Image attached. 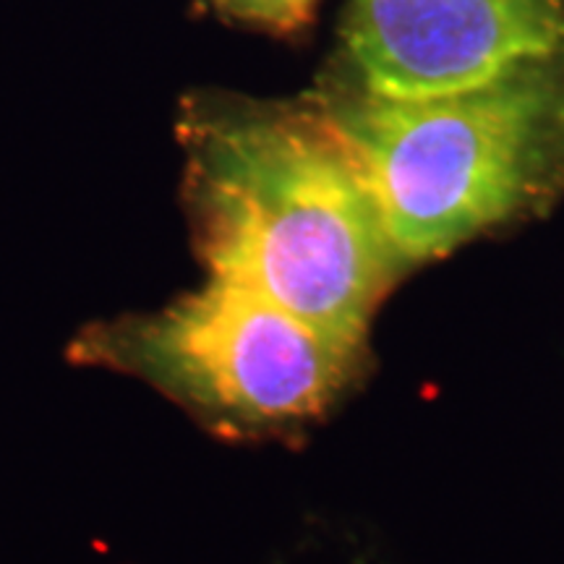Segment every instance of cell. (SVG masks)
Returning <instances> with one entry per match:
<instances>
[{"instance_id": "3", "label": "cell", "mask_w": 564, "mask_h": 564, "mask_svg": "<svg viewBox=\"0 0 564 564\" xmlns=\"http://www.w3.org/2000/svg\"><path fill=\"white\" fill-rule=\"evenodd\" d=\"M76 358L144 379L225 436H267L327 413L361 377L366 340L209 278L158 312L89 327Z\"/></svg>"}, {"instance_id": "2", "label": "cell", "mask_w": 564, "mask_h": 564, "mask_svg": "<svg viewBox=\"0 0 564 564\" xmlns=\"http://www.w3.org/2000/svg\"><path fill=\"white\" fill-rule=\"evenodd\" d=\"M312 91L361 154L408 267L564 196V51L415 100L379 95L333 61Z\"/></svg>"}, {"instance_id": "1", "label": "cell", "mask_w": 564, "mask_h": 564, "mask_svg": "<svg viewBox=\"0 0 564 564\" xmlns=\"http://www.w3.org/2000/svg\"><path fill=\"white\" fill-rule=\"evenodd\" d=\"M175 133L183 209L209 278L366 340L379 303L411 267L361 154L314 91L293 100L194 91Z\"/></svg>"}, {"instance_id": "4", "label": "cell", "mask_w": 564, "mask_h": 564, "mask_svg": "<svg viewBox=\"0 0 564 564\" xmlns=\"http://www.w3.org/2000/svg\"><path fill=\"white\" fill-rule=\"evenodd\" d=\"M564 51V0H350L335 55L387 97L447 95Z\"/></svg>"}]
</instances>
